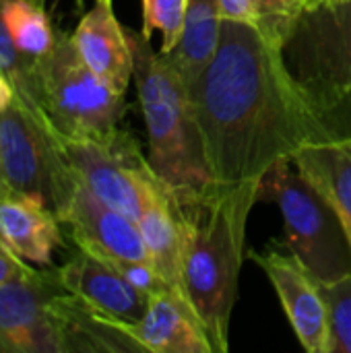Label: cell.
I'll return each mask as SVG.
<instances>
[{
  "label": "cell",
  "mask_w": 351,
  "mask_h": 353,
  "mask_svg": "<svg viewBox=\"0 0 351 353\" xmlns=\"http://www.w3.org/2000/svg\"><path fill=\"white\" fill-rule=\"evenodd\" d=\"M60 290L56 269L0 285V352L64 353L54 308Z\"/></svg>",
  "instance_id": "obj_9"
},
{
  "label": "cell",
  "mask_w": 351,
  "mask_h": 353,
  "mask_svg": "<svg viewBox=\"0 0 351 353\" xmlns=\"http://www.w3.org/2000/svg\"><path fill=\"white\" fill-rule=\"evenodd\" d=\"M190 0H143V27L141 33L151 39L153 33L161 35L159 54L168 56L180 41L184 31Z\"/></svg>",
  "instance_id": "obj_20"
},
{
  "label": "cell",
  "mask_w": 351,
  "mask_h": 353,
  "mask_svg": "<svg viewBox=\"0 0 351 353\" xmlns=\"http://www.w3.org/2000/svg\"><path fill=\"white\" fill-rule=\"evenodd\" d=\"M10 188H8V184H6V180H4V174H2V163H0V194H4V192H8Z\"/></svg>",
  "instance_id": "obj_28"
},
{
  "label": "cell",
  "mask_w": 351,
  "mask_h": 353,
  "mask_svg": "<svg viewBox=\"0 0 351 353\" xmlns=\"http://www.w3.org/2000/svg\"><path fill=\"white\" fill-rule=\"evenodd\" d=\"M35 273H37V269L27 265V261L21 259L0 234V285L12 283L19 279H27Z\"/></svg>",
  "instance_id": "obj_24"
},
{
  "label": "cell",
  "mask_w": 351,
  "mask_h": 353,
  "mask_svg": "<svg viewBox=\"0 0 351 353\" xmlns=\"http://www.w3.org/2000/svg\"><path fill=\"white\" fill-rule=\"evenodd\" d=\"M77 6H83V0H77Z\"/></svg>",
  "instance_id": "obj_29"
},
{
  "label": "cell",
  "mask_w": 351,
  "mask_h": 353,
  "mask_svg": "<svg viewBox=\"0 0 351 353\" xmlns=\"http://www.w3.org/2000/svg\"><path fill=\"white\" fill-rule=\"evenodd\" d=\"M124 329L143 352L215 353L199 314L176 292L151 296L145 316Z\"/></svg>",
  "instance_id": "obj_14"
},
{
  "label": "cell",
  "mask_w": 351,
  "mask_h": 353,
  "mask_svg": "<svg viewBox=\"0 0 351 353\" xmlns=\"http://www.w3.org/2000/svg\"><path fill=\"white\" fill-rule=\"evenodd\" d=\"M2 21L19 48L31 60L43 58L56 43L58 33L41 2L35 0H2Z\"/></svg>",
  "instance_id": "obj_19"
},
{
  "label": "cell",
  "mask_w": 351,
  "mask_h": 353,
  "mask_svg": "<svg viewBox=\"0 0 351 353\" xmlns=\"http://www.w3.org/2000/svg\"><path fill=\"white\" fill-rule=\"evenodd\" d=\"M319 288L329 314V353H351V275Z\"/></svg>",
  "instance_id": "obj_22"
},
{
  "label": "cell",
  "mask_w": 351,
  "mask_h": 353,
  "mask_svg": "<svg viewBox=\"0 0 351 353\" xmlns=\"http://www.w3.org/2000/svg\"><path fill=\"white\" fill-rule=\"evenodd\" d=\"M35 2H41V4H43V2H46V0H35Z\"/></svg>",
  "instance_id": "obj_30"
},
{
  "label": "cell",
  "mask_w": 351,
  "mask_h": 353,
  "mask_svg": "<svg viewBox=\"0 0 351 353\" xmlns=\"http://www.w3.org/2000/svg\"><path fill=\"white\" fill-rule=\"evenodd\" d=\"M149 259L168 285L186 298L182 283V232L180 203L176 192L161 180L151 188L137 219ZM188 300V298H186Z\"/></svg>",
  "instance_id": "obj_15"
},
{
  "label": "cell",
  "mask_w": 351,
  "mask_h": 353,
  "mask_svg": "<svg viewBox=\"0 0 351 353\" xmlns=\"http://www.w3.org/2000/svg\"><path fill=\"white\" fill-rule=\"evenodd\" d=\"M259 201L277 205L285 225V248L319 283L351 275V246L331 203L302 176L294 159L277 161L259 184Z\"/></svg>",
  "instance_id": "obj_5"
},
{
  "label": "cell",
  "mask_w": 351,
  "mask_h": 353,
  "mask_svg": "<svg viewBox=\"0 0 351 353\" xmlns=\"http://www.w3.org/2000/svg\"><path fill=\"white\" fill-rule=\"evenodd\" d=\"M2 6V0H0ZM35 64L37 60L27 58L25 54L19 52V48L14 46L4 21H2V12H0V72L12 83L17 99H21L29 110H33L35 114L41 116L39 108H37V95H35Z\"/></svg>",
  "instance_id": "obj_21"
},
{
  "label": "cell",
  "mask_w": 351,
  "mask_h": 353,
  "mask_svg": "<svg viewBox=\"0 0 351 353\" xmlns=\"http://www.w3.org/2000/svg\"><path fill=\"white\" fill-rule=\"evenodd\" d=\"M35 87L37 108L60 137L106 143L120 134L124 95L85 64L70 35L58 33L54 48L37 60Z\"/></svg>",
  "instance_id": "obj_4"
},
{
  "label": "cell",
  "mask_w": 351,
  "mask_h": 353,
  "mask_svg": "<svg viewBox=\"0 0 351 353\" xmlns=\"http://www.w3.org/2000/svg\"><path fill=\"white\" fill-rule=\"evenodd\" d=\"M348 2H351V0H348Z\"/></svg>",
  "instance_id": "obj_31"
},
{
  "label": "cell",
  "mask_w": 351,
  "mask_h": 353,
  "mask_svg": "<svg viewBox=\"0 0 351 353\" xmlns=\"http://www.w3.org/2000/svg\"><path fill=\"white\" fill-rule=\"evenodd\" d=\"M219 14L223 21L244 23L257 27V8L254 0H217Z\"/></svg>",
  "instance_id": "obj_25"
},
{
  "label": "cell",
  "mask_w": 351,
  "mask_h": 353,
  "mask_svg": "<svg viewBox=\"0 0 351 353\" xmlns=\"http://www.w3.org/2000/svg\"><path fill=\"white\" fill-rule=\"evenodd\" d=\"M190 93L217 186L261 182L304 145L339 137L254 25L223 21L215 58Z\"/></svg>",
  "instance_id": "obj_1"
},
{
  "label": "cell",
  "mask_w": 351,
  "mask_h": 353,
  "mask_svg": "<svg viewBox=\"0 0 351 353\" xmlns=\"http://www.w3.org/2000/svg\"><path fill=\"white\" fill-rule=\"evenodd\" d=\"M56 273L66 292L120 323H139L149 308L151 296L130 285L112 265L87 250L77 248Z\"/></svg>",
  "instance_id": "obj_12"
},
{
  "label": "cell",
  "mask_w": 351,
  "mask_h": 353,
  "mask_svg": "<svg viewBox=\"0 0 351 353\" xmlns=\"http://www.w3.org/2000/svg\"><path fill=\"white\" fill-rule=\"evenodd\" d=\"M14 97H17V93H14L12 83L0 72V114L14 101Z\"/></svg>",
  "instance_id": "obj_26"
},
{
  "label": "cell",
  "mask_w": 351,
  "mask_h": 353,
  "mask_svg": "<svg viewBox=\"0 0 351 353\" xmlns=\"http://www.w3.org/2000/svg\"><path fill=\"white\" fill-rule=\"evenodd\" d=\"M261 182L213 186L203 199L180 201L182 283L215 353L230 350L248 215Z\"/></svg>",
  "instance_id": "obj_2"
},
{
  "label": "cell",
  "mask_w": 351,
  "mask_h": 353,
  "mask_svg": "<svg viewBox=\"0 0 351 353\" xmlns=\"http://www.w3.org/2000/svg\"><path fill=\"white\" fill-rule=\"evenodd\" d=\"M134 56V83L153 172L180 201L203 199L213 186L188 83L141 31L126 29Z\"/></svg>",
  "instance_id": "obj_3"
},
{
  "label": "cell",
  "mask_w": 351,
  "mask_h": 353,
  "mask_svg": "<svg viewBox=\"0 0 351 353\" xmlns=\"http://www.w3.org/2000/svg\"><path fill=\"white\" fill-rule=\"evenodd\" d=\"M254 8L257 29L271 46L283 52V46L304 12L302 0H254Z\"/></svg>",
  "instance_id": "obj_23"
},
{
  "label": "cell",
  "mask_w": 351,
  "mask_h": 353,
  "mask_svg": "<svg viewBox=\"0 0 351 353\" xmlns=\"http://www.w3.org/2000/svg\"><path fill=\"white\" fill-rule=\"evenodd\" d=\"M250 259L273 283L302 347L308 353H329V314L319 281L290 250L277 248V242L263 252L252 250Z\"/></svg>",
  "instance_id": "obj_10"
},
{
  "label": "cell",
  "mask_w": 351,
  "mask_h": 353,
  "mask_svg": "<svg viewBox=\"0 0 351 353\" xmlns=\"http://www.w3.org/2000/svg\"><path fill=\"white\" fill-rule=\"evenodd\" d=\"M62 223L41 203L12 190L0 194V234L27 263L50 267L62 246Z\"/></svg>",
  "instance_id": "obj_16"
},
{
  "label": "cell",
  "mask_w": 351,
  "mask_h": 353,
  "mask_svg": "<svg viewBox=\"0 0 351 353\" xmlns=\"http://www.w3.org/2000/svg\"><path fill=\"white\" fill-rule=\"evenodd\" d=\"M0 163L8 188L46 205L58 219L79 176L66 159L58 132L21 99L0 114Z\"/></svg>",
  "instance_id": "obj_6"
},
{
  "label": "cell",
  "mask_w": 351,
  "mask_h": 353,
  "mask_svg": "<svg viewBox=\"0 0 351 353\" xmlns=\"http://www.w3.org/2000/svg\"><path fill=\"white\" fill-rule=\"evenodd\" d=\"M60 145L79 180L97 199L130 219H139L147 194L161 178L153 172L132 134L120 130L116 139L106 143L60 137Z\"/></svg>",
  "instance_id": "obj_8"
},
{
  "label": "cell",
  "mask_w": 351,
  "mask_h": 353,
  "mask_svg": "<svg viewBox=\"0 0 351 353\" xmlns=\"http://www.w3.org/2000/svg\"><path fill=\"white\" fill-rule=\"evenodd\" d=\"M72 43L85 64L116 93H126L134 77V56L112 0H95L72 31Z\"/></svg>",
  "instance_id": "obj_13"
},
{
  "label": "cell",
  "mask_w": 351,
  "mask_h": 353,
  "mask_svg": "<svg viewBox=\"0 0 351 353\" xmlns=\"http://www.w3.org/2000/svg\"><path fill=\"white\" fill-rule=\"evenodd\" d=\"M292 159L337 211L351 246V137L308 143Z\"/></svg>",
  "instance_id": "obj_17"
},
{
  "label": "cell",
  "mask_w": 351,
  "mask_h": 353,
  "mask_svg": "<svg viewBox=\"0 0 351 353\" xmlns=\"http://www.w3.org/2000/svg\"><path fill=\"white\" fill-rule=\"evenodd\" d=\"M60 223L66 228L77 248L91 252L97 259L151 263L139 223L106 205L81 180L60 217Z\"/></svg>",
  "instance_id": "obj_11"
},
{
  "label": "cell",
  "mask_w": 351,
  "mask_h": 353,
  "mask_svg": "<svg viewBox=\"0 0 351 353\" xmlns=\"http://www.w3.org/2000/svg\"><path fill=\"white\" fill-rule=\"evenodd\" d=\"M329 2H333V0H302V6H304V10H312V8H319Z\"/></svg>",
  "instance_id": "obj_27"
},
{
  "label": "cell",
  "mask_w": 351,
  "mask_h": 353,
  "mask_svg": "<svg viewBox=\"0 0 351 353\" xmlns=\"http://www.w3.org/2000/svg\"><path fill=\"white\" fill-rule=\"evenodd\" d=\"M223 19L217 0H190L184 31L178 46L168 54L170 62L192 87L215 58L221 41Z\"/></svg>",
  "instance_id": "obj_18"
},
{
  "label": "cell",
  "mask_w": 351,
  "mask_h": 353,
  "mask_svg": "<svg viewBox=\"0 0 351 353\" xmlns=\"http://www.w3.org/2000/svg\"><path fill=\"white\" fill-rule=\"evenodd\" d=\"M292 74L331 114L351 97V2L304 10L283 46Z\"/></svg>",
  "instance_id": "obj_7"
}]
</instances>
